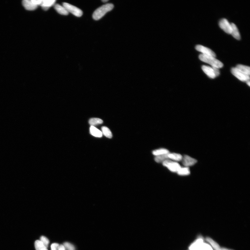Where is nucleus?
<instances>
[{"label":"nucleus","mask_w":250,"mask_h":250,"mask_svg":"<svg viewBox=\"0 0 250 250\" xmlns=\"http://www.w3.org/2000/svg\"><path fill=\"white\" fill-rule=\"evenodd\" d=\"M114 7L113 4H107L99 7L94 12L93 18L94 20H98L105 15L106 13L111 11Z\"/></svg>","instance_id":"nucleus-1"},{"label":"nucleus","mask_w":250,"mask_h":250,"mask_svg":"<svg viewBox=\"0 0 250 250\" xmlns=\"http://www.w3.org/2000/svg\"><path fill=\"white\" fill-rule=\"evenodd\" d=\"M199 58L201 61L210 64L212 67L219 69L224 66V64L221 61L213 56L201 54L199 55Z\"/></svg>","instance_id":"nucleus-2"},{"label":"nucleus","mask_w":250,"mask_h":250,"mask_svg":"<svg viewBox=\"0 0 250 250\" xmlns=\"http://www.w3.org/2000/svg\"><path fill=\"white\" fill-rule=\"evenodd\" d=\"M63 6L65 8L69 13H70L72 14L77 17H81L83 15L82 10L76 6L66 2H64Z\"/></svg>","instance_id":"nucleus-3"},{"label":"nucleus","mask_w":250,"mask_h":250,"mask_svg":"<svg viewBox=\"0 0 250 250\" xmlns=\"http://www.w3.org/2000/svg\"><path fill=\"white\" fill-rule=\"evenodd\" d=\"M163 165L171 171L173 173H177L181 168L179 163L173 162L170 160H166L164 161Z\"/></svg>","instance_id":"nucleus-4"},{"label":"nucleus","mask_w":250,"mask_h":250,"mask_svg":"<svg viewBox=\"0 0 250 250\" xmlns=\"http://www.w3.org/2000/svg\"><path fill=\"white\" fill-rule=\"evenodd\" d=\"M232 73L239 80L243 82H247L250 80V76L242 72L236 68H233L231 70Z\"/></svg>","instance_id":"nucleus-5"},{"label":"nucleus","mask_w":250,"mask_h":250,"mask_svg":"<svg viewBox=\"0 0 250 250\" xmlns=\"http://www.w3.org/2000/svg\"><path fill=\"white\" fill-rule=\"evenodd\" d=\"M219 25L223 30L228 34L232 33V28L230 24L226 19L223 18L220 21Z\"/></svg>","instance_id":"nucleus-6"},{"label":"nucleus","mask_w":250,"mask_h":250,"mask_svg":"<svg viewBox=\"0 0 250 250\" xmlns=\"http://www.w3.org/2000/svg\"><path fill=\"white\" fill-rule=\"evenodd\" d=\"M196 50L199 51L203 55H209L216 58V54L211 50L208 48L203 46L201 45H197L195 47Z\"/></svg>","instance_id":"nucleus-7"},{"label":"nucleus","mask_w":250,"mask_h":250,"mask_svg":"<svg viewBox=\"0 0 250 250\" xmlns=\"http://www.w3.org/2000/svg\"><path fill=\"white\" fill-rule=\"evenodd\" d=\"M182 161L183 165L188 168L195 165L197 162V160L188 155H185L183 157Z\"/></svg>","instance_id":"nucleus-8"},{"label":"nucleus","mask_w":250,"mask_h":250,"mask_svg":"<svg viewBox=\"0 0 250 250\" xmlns=\"http://www.w3.org/2000/svg\"><path fill=\"white\" fill-rule=\"evenodd\" d=\"M201 68L204 72L211 78L214 79L216 77L213 67L203 65Z\"/></svg>","instance_id":"nucleus-9"},{"label":"nucleus","mask_w":250,"mask_h":250,"mask_svg":"<svg viewBox=\"0 0 250 250\" xmlns=\"http://www.w3.org/2000/svg\"><path fill=\"white\" fill-rule=\"evenodd\" d=\"M203 243V239L199 238L189 246V249L190 250H198Z\"/></svg>","instance_id":"nucleus-10"},{"label":"nucleus","mask_w":250,"mask_h":250,"mask_svg":"<svg viewBox=\"0 0 250 250\" xmlns=\"http://www.w3.org/2000/svg\"><path fill=\"white\" fill-rule=\"evenodd\" d=\"M22 4L25 9L29 10H35L38 7L33 3L32 0H25L23 1Z\"/></svg>","instance_id":"nucleus-11"},{"label":"nucleus","mask_w":250,"mask_h":250,"mask_svg":"<svg viewBox=\"0 0 250 250\" xmlns=\"http://www.w3.org/2000/svg\"><path fill=\"white\" fill-rule=\"evenodd\" d=\"M56 1L55 0H44L42 1L41 6L42 9L45 10H47L51 6L55 5Z\"/></svg>","instance_id":"nucleus-12"},{"label":"nucleus","mask_w":250,"mask_h":250,"mask_svg":"<svg viewBox=\"0 0 250 250\" xmlns=\"http://www.w3.org/2000/svg\"><path fill=\"white\" fill-rule=\"evenodd\" d=\"M231 25L232 28V33L231 34L236 39L240 40L241 39V37L237 26L233 23H231Z\"/></svg>","instance_id":"nucleus-13"},{"label":"nucleus","mask_w":250,"mask_h":250,"mask_svg":"<svg viewBox=\"0 0 250 250\" xmlns=\"http://www.w3.org/2000/svg\"><path fill=\"white\" fill-rule=\"evenodd\" d=\"M54 9L59 13V14L64 15H67L69 14V12L67 11L65 8L63 6L61 5L56 4L54 5Z\"/></svg>","instance_id":"nucleus-14"},{"label":"nucleus","mask_w":250,"mask_h":250,"mask_svg":"<svg viewBox=\"0 0 250 250\" xmlns=\"http://www.w3.org/2000/svg\"><path fill=\"white\" fill-rule=\"evenodd\" d=\"M90 131L91 135L97 137L101 138L103 136L101 132L94 126H91L90 128Z\"/></svg>","instance_id":"nucleus-15"},{"label":"nucleus","mask_w":250,"mask_h":250,"mask_svg":"<svg viewBox=\"0 0 250 250\" xmlns=\"http://www.w3.org/2000/svg\"><path fill=\"white\" fill-rule=\"evenodd\" d=\"M168 157L169 160L171 159L176 161H181L183 157L181 155L175 153H169Z\"/></svg>","instance_id":"nucleus-16"},{"label":"nucleus","mask_w":250,"mask_h":250,"mask_svg":"<svg viewBox=\"0 0 250 250\" xmlns=\"http://www.w3.org/2000/svg\"><path fill=\"white\" fill-rule=\"evenodd\" d=\"M236 68L244 74L250 76V69L249 66L239 64Z\"/></svg>","instance_id":"nucleus-17"},{"label":"nucleus","mask_w":250,"mask_h":250,"mask_svg":"<svg viewBox=\"0 0 250 250\" xmlns=\"http://www.w3.org/2000/svg\"><path fill=\"white\" fill-rule=\"evenodd\" d=\"M206 240L210 244L212 248H213L215 250H217L220 248L219 244L211 238H207Z\"/></svg>","instance_id":"nucleus-18"},{"label":"nucleus","mask_w":250,"mask_h":250,"mask_svg":"<svg viewBox=\"0 0 250 250\" xmlns=\"http://www.w3.org/2000/svg\"><path fill=\"white\" fill-rule=\"evenodd\" d=\"M177 173L180 176H188L190 174V172L189 168L185 167L181 168Z\"/></svg>","instance_id":"nucleus-19"},{"label":"nucleus","mask_w":250,"mask_h":250,"mask_svg":"<svg viewBox=\"0 0 250 250\" xmlns=\"http://www.w3.org/2000/svg\"><path fill=\"white\" fill-rule=\"evenodd\" d=\"M169 153V150L167 149H162L155 150L153 152V154L157 157V156L167 154Z\"/></svg>","instance_id":"nucleus-20"},{"label":"nucleus","mask_w":250,"mask_h":250,"mask_svg":"<svg viewBox=\"0 0 250 250\" xmlns=\"http://www.w3.org/2000/svg\"><path fill=\"white\" fill-rule=\"evenodd\" d=\"M91 126H94L103 123V121L102 120L97 118H91L89 121Z\"/></svg>","instance_id":"nucleus-21"},{"label":"nucleus","mask_w":250,"mask_h":250,"mask_svg":"<svg viewBox=\"0 0 250 250\" xmlns=\"http://www.w3.org/2000/svg\"><path fill=\"white\" fill-rule=\"evenodd\" d=\"M35 247L36 250H48L40 240H37L35 242Z\"/></svg>","instance_id":"nucleus-22"},{"label":"nucleus","mask_w":250,"mask_h":250,"mask_svg":"<svg viewBox=\"0 0 250 250\" xmlns=\"http://www.w3.org/2000/svg\"><path fill=\"white\" fill-rule=\"evenodd\" d=\"M101 130L102 133L106 137L109 138H112V133L109 128L106 127H102Z\"/></svg>","instance_id":"nucleus-23"},{"label":"nucleus","mask_w":250,"mask_h":250,"mask_svg":"<svg viewBox=\"0 0 250 250\" xmlns=\"http://www.w3.org/2000/svg\"><path fill=\"white\" fill-rule=\"evenodd\" d=\"M168 154L157 156L155 158V161L157 163H163L164 161L169 160L168 157Z\"/></svg>","instance_id":"nucleus-24"},{"label":"nucleus","mask_w":250,"mask_h":250,"mask_svg":"<svg viewBox=\"0 0 250 250\" xmlns=\"http://www.w3.org/2000/svg\"><path fill=\"white\" fill-rule=\"evenodd\" d=\"M44 245L47 248L50 243V241L48 239L44 236L40 237V240Z\"/></svg>","instance_id":"nucleus-25"},{"label":"nucleus","mask_w":250,"mask_h":250,"mask_svg":"<svg viewBox=\"0 0 250 250\" xmlns=\"http://www.w3.org/2000/svg\"><path fill=\"white\" fill-rule=\"evenodd\" d=\"M198 250H213L212 247L208 244L203 243Z\"/></svg>","instance_id":"nucleus-26"},{"label":"nucleus","mask_w":250,"mask_h":250,"mask_svg":"<svg viewBox=\"0 0 250 250\" xmlns=\"http://www.w3.org/2000/svg\"><path fill=\"white\" fill-rule=\"evenodd\" d=\"M65 249L67 250H75V247L72 244L69 243H65L64 245Z\"/></svg>","instance_id":"nucleus-27"},{"label":"nucleus","mask_w":250,"mask_h":250,"mask_svg":"<svg viewBox=\"0 0 250 250\" xmlns=\"http://www.w3.org/2000/svg\"><path fill=\"white\" fill-rule=\"evenodd\" d=\"M32 2L36 6H40L41 5L42 0H32Z\"/></svg>","instance_id":"nucleus-28"},{"label":"nucleus","mask_w":250,"mask_h":250,"mask_svg":"<svg viewBox=\"0 0 250 250\" xmlns=\"http://www.w3.org/2000/svg\"><path fill=\"white\" fill-rule=\"evenodd\" d=\"M59 244L57 243L53 244L51 246V250H58Z\"/></svg>","instance_id":"nucleus-29"},{"label":"nucleus","mask_w":250,"mask_h":250,"mask_svg":"<svg viewBox=\"0 0 250 250\" xmlns=\"http://www.w3.org/2000/svg\"><path fill=\"white\" fill-rule=\"evenodd\" d=\"M213 67L214 69L215 74V75H216V77L218 76L220 74L219 69L217 68H215V67Z\"/></svg>","instance_id":"nucleus-30"},{"label":"nucleus","mask_w":250,"mask_h":250,"mask_svg":"<svg viewBox=\"0 0 250 250\" xmlns=\"http://www.w3.org/2000/svg\"><path fill=\"white\" fill-rule=\"evenodd\" d=\"M58 250H66V249L63 245L61 244V245H59Z\"/></svg>","instance_id":"nucleus-31"},{"label":"nucleus","mask_w":250,"mask_h":250,"mask_svg":"<svg viewBox=\"0 0 250 250\" xmlns=\"http://www.w3.org/2000/svg\"><path fill=\"white\" fill-rule=\"evenodd\" d=\"M217 250H231V249H227V248H220L219 249H218Z\"/></svg>","instance_id":"nucleus-32"},{"label":"nucleus","mask_w":250,"mask_h":250,"mask_svg":"<svg viewBox=\"0 0 250 250\" xmlns=\"http://www.w3.org/2000/svg\"><path fill=\"white\" fill-rule=\"evenodd\" d=\"M102 2H108V0H103V1H102Z\"/></svg>","instance_id":"nucleus-33"},{"label":"nucleus","mask_w":250,"mask_h":250,"mask_svg":"<svg viewBox=\"0 0 250 250\" xmlns=\"http://www.w3.org/2000/svg\"><path fill=\"white\" fill-rule=\"evenodd\" d=\"M247 84H248V85L249 86H250V81H247Z\"/></svg>","instance_id":"nucleus-34"}]
</instances>
